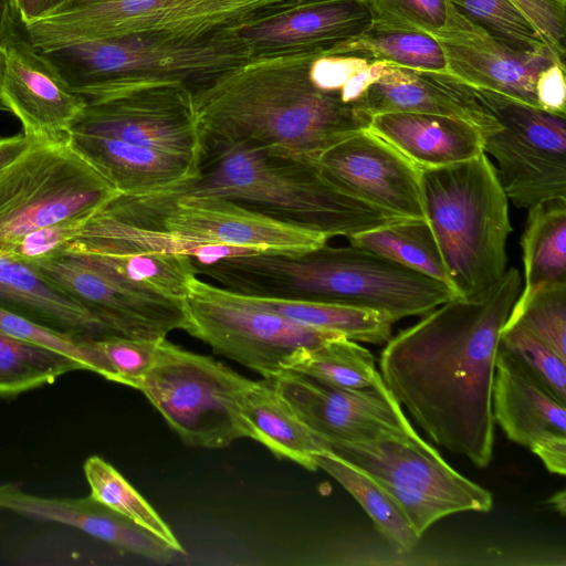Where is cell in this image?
<instances>
[{
	"instance_id": "6da1fadb",
	"label": "cell",
	"mask_w": 566,
	"mask_h": 566,
	"mask_svg": "<svg viewBox=\"0 0 566 566\" xmlns=\"http://www.w3.org/2000/svg\"><path fill=\"white\" fill-rule=\"evenodd\" d=\"M517 269L483 293L454 296L391 336L380 375L438 446L486 468L493 457L492 391L501 332L521 292Z\"/></svg>"
},
{
	"instance_id": "7a4b0ae2",
	"label": "cell",
	"mask_w": 566,
	"mask_h": 566,
	"mask_svg": "<svg viewBox=\"0 0 566 566\" xmlns=\"http://www.w3.org/2000/svg\"><path fill=\"white\" fill-rule=\"evenodd\" d=\"M316 55L252 59L193 92L203 155L235 144L317 163L371 115L314 84ZM203 158V156H202Z\"/></svg>"
},
{
	"instance_id": "3957f363",
	"label": "cell",
	"mask_w": 566,
	"mask_h": 566,
	"mask_svg": "<svg viewBox=\"0 0 566 566\" xmlns=\"http://www.w3.org/2000/svg\"><path fill=\"white\" fill-rule=\"evenodd\" d=\"M195 266L198 275L240 294L337 303L376 311L395 322L421 317L458 296L438 280L350 243L228 256Z\"/></svg>"
},
{
	"instance_id": "277c9868",
	"label": "cell",
	"mask_w": 566,
	"mask_h": 566,
	"mask_svg": "<svg viewBox=\"0 0 566 566\" xmlns=\"http://www.w3.org/2000/svg\"><path fill=\"white\" fill-rule=\"evenodd\" d=\"M166 191L226 198L328 239L407 220L352 195L317 163L271 156L244 144L205 154L196 179Z\"/></svg>"
},
{
	"instance_id": "5b68a950",
	"label": "cell",
	"mask_w": 566,
	"mask_h": 566,
	"mask_svg": "<svg viewBox=\"0 0 566 566\" xmlns=\"http://www.w3.org/2000/svg\"><path fill=\"white\" fill-rule=\"evenodd\" d=\"M44 54L86 102L150 83L176 82L195 92L251 60L231 28L113 36Z\"/></svg>"
},
{
	"instance_id": "8992f818",
	"label": "cell",
	"mask_w": 566,
	"mask_h": 566,
	"mask_svg": "<svg viewBox=\"0 0 566 566\" xmlns=\"http://www.w3.org/2000/svg\"><path fill=\"white\" fill-rule=\"evenodd\" d=\"M426 220L458 296L479 295L506 272L512 226L509 199L485 153L451 166L421 169Z\"/></svg>"
},
{
	"instance_id": "52a82bcc",
	"label": "cell",
	"mask_w": 566,
	"mask_h": 566,
	"mask_svg": "<svg viewBox=\"0 0 566 566\" xmlns=\"http://www.w3.org/2000/svg\"><path fill=\"white\" fill-rule=\"evenodd\" d=\"M253 380L227 365L159 340L138 389L189 447L220 449L251 438L240 398Z\"/></svg>"
},
{
	"instance_id": "ba28073f",
	"label": "cell",
	"mask_w": 566,
	"mask_h": 566,
	"mask_svg": "<svg viewBox=\"0 0 566 566\" xmlns=\"http://www.w3.org/2000/svg\"><path fill=\"white\" fill-rule=\"evenodd\" d=\"M101 209L128 224L164 231L199 244L298 253L329 240L317 231L217 196L170 191L146 196L117 195Z\"/></svg>"
},
{
	"instance_id": "9c48e42d",
	"label": "cell",
	"mask_w": 566,
	"mask_h": 566,
	"mask_svg": "<svg viewBox=\"0 0 566 566\" xmlns=\"http://www.w3.org/2000/svg\"><path fill=\"white\" fill-rule=\"evenodd\" d=\"M117 195L69 140L32 142L0 171V248L42 227L87 219Z\"/></svg>"
},
{
	"instance_id": "30bf717a",
	"label": "cell",
	"mask_w": 566,
	"mask_h": 566,
	"mask_svg": "<svg viewBox=\"0 0 566 566\" xmlns=\"http://www.w3.org/2000/svg\"><path fill=\"white\" fill-rule=\"evenodd\" d=\"M274 0H65L23 24L31 43L50 52L76 43L147 33H199L237 25Z\"/></svg>"
},
{
	"instance_id": "8fae6325",
	"label": "cell",
	"mask_w": 566,
	"mask_h": 566,
	"mask_svg": "<svg viewBox=\"0 0 566 566\" xmlns=\"http://www.w3.org/2000/svg\"><path fill=\"white\" fill-rule=\"evenodd\" d=\"M331 451L381 485L419 537L447 515L493 506L490 491L455 471L416 430Z\"/></svg>"
},
{
	"instance_id": "7c38bea8",
	"label": "cell",
	"mask_w": 566,
	"mask_h": 566,
	"mask_svg": "<svg viewBox=\"0 0 566 566\" xmlns=\"http://www.w3.org/2000/svg\"><path fill=\"white\" fill-rule=\"evenodd\" d=\"M185 332L211 349L271 380L296 350L342 336L306 326L247 302L223 286L192 280Z\"/></svg>"
},
{
	"instance_id": "4fadbf2b",
	"label": "cell",
	"mask_w": 566,
	"mask_h": 566,
	"mask_svg": "<svg viewBox=\"0 0 566 566\" xmlns=\"http://www.w3.org/2000/svg\"><path fill=\"white\" fill-rule=\"evenodd\" d=\"M501 127L483 137V150L496 161V175L507 197L530 209L566 199V116L472 87Z\"/></svg>"
},
{
	"instance_id": "5bb4252c",
	"label": "cell",
	"mask_w": 566,
	"mask_h": 566,
	"mask_svg": "<svg viewBox=\"0 0 566 566\" xmlns=\"http://www.w3.org/2000/svg\"><path fill=\"white\" fill-rule=\"evenodd\" d=\"M73 129L168 153L201 166L203 149L193 92L181 83L142 84L87 102Z\"/></svg>"
},
{
	"instance_id": "9a60e30c",
	"label": "cell",
	"mask_w": 566,
	"mask_h": 566,
	"mask_svg": "<svg viewBox=\"0 0 566 566\" xmlns=\"http://www.w3.org/2000/svg\"><path fill=\"white\" fill-rule=\"evenodd\" d=\"M368 0H274L232 32L250 59L328 54L374 25Z\"/></svg>"
},
{
	"instance_id": "2e32d148",
	"label": "cell",
	"mask_w": 566,
	"mask_h": 566,
	"mask_svg": "<svg viewBox=\"0 0 566 566\" xmlns=\"http://www.w3.org/2000/svg\"><path fill=\"white\" fill-rule=\"evenodd\" d=\"M0 99L32 142L69 140L87 105L31 43L19 14L0 43Z\"/></svg>"
},
{
	"instance_id": "e0dca14e",
	"label": "cell",
	"mask_w": 566,
	"mask_h": 566,
	"mask_svg": "<svg viewBox=\"0 0 566 566\" xmlns=\"http://www.w3.org/2000/svg\"><path fill=\"white\" fill-rule=\"evenodd\" d=\"M30 266L84 306L112 334L158 342L172 331L187 328L186 301L140 290L64 254Z\"/></svg>"
},
{
	"instance_id": "ac0fdd59",
	"label": "cell",
	"mask_w": 566,
	"mask_h": 566,
	"mask_svg": "<svg viewBox=\"0 0 566 566\" xmlns=\"http://www.w3.org/2000/svg\"><path fill=\"white\" fill-rule=\"evenodd\" d=\"M270 381L329 448L415 430L385 382L350 390L290 370L281 371Z\"/></svg>"
},
{
	"instance_id": "d6986e66",
	"label": "cell",
	"mask_w": 566,
	"mask_h": 566,
	"mask_svg": "<svg viewBox=\"0 0 566 566\" xmlns=\"http://www.w3.org/2000/svg\"><path fill=\"white\" fill-rule=\"evenodd\" d=\"M317 164L363 201L402 219L426 220L421 169L370 130L331 147Z\"/></svg>"
},
{
	"instance_id": "ffe728a7",
	"label": "cell",
	"mask_w": 566,
	"mask_h": 566,
	"mask_svg": "<svg viewBox=\"0 0 566 566\" xmlns=\"http://www.w3.org/2000/svg\"><path fill=\"white\" fill-rule=\"evenodd\" d=\"M433 36L444 52L448 73L471 87L538 107L535 84L541 72L556 62L551 54L513 49L468 19L449 0L446 23Z\"/></svg>"
},
{
	"instance_id": "44dd1931",
	"label": "cell",
	"mask_w": 566,
	"mask_h": 566,
	"mask_svg": "<svg viewBox=\"0 0 566 566\" xmlns=\"http://www.w3.org/2000/svg\"><path fill=\"white\" fill-rule=\"evenodd\" d=\"M373 116L387 112L443 115L463 119L484 136L501 127L471 86L448 72L419 71L380 61L365 97Z\"/></svg>"
},
{
	"instance_id": "7402d4cb",
	"label": "cell",
	"mask_w": 566,
	"mask_h": 566,
	"mask_svg": "<svg viewBox=\"0 0 566 566\" xmlns=\"http://www.w3.org/2000/svg\"><path fill=\"white\" fill-rule=\"evenodd\" d=\"M0 510L41 522L77 528L120 551L157 563H169L176 552L157 536L86 497H48L25 492L18 483L0 484Z\"/></svg>"
},
{
	"instance_id": "603a6c76",
	"label": "cell",
	"mask_w": 566,
	"mask_h": 566,
	"mask_svg": "<svg viewBox=\"0 0 566 566\" xmlns=\"http://www.w3.org/2000/svg\"><path fill=\"white\" fill-rule=\"evenodd\" d=\"M565 407L500 344L492 412L494 423L509 440L531 450L541 442L566 437Z\"/></svg>"
},
{
	"instance_id": "cb8c5ba5",
	"label": "cell",
	"mask_w": 566,
	"mask_h": 566,
	"mask_svg": "<svg viewBox=\"0 0 566 566\" xmlns=\"http://www.w3.org/2000/svg\"><path fill=\"white\" fill-rule=\"evenodd\" d=\"M69 143L119 195L166 191L200 175L198 166L180 157L115 138L73 129Z\"/></svg>"
},
{
	"instance_id": "d4e9b609",
	"label": "cell",
	"mask_w": 566,
	"mask_h": 566,
	"mask_svg": "<svg viewBox=\"0 0 566 566\" xmlns=\"http://www.w3.org/2000/svg\"><path fill=\"white\" fill-rule=\"evenodd\" d=\"M367 129L420 169L460 164L484 153L482 133L472 124L450 116L379 113L371 116Z\"/></svg>"
},
{
	"instance_id": "484cf974",
	"label": "cell",
	"mask_w": 566,
	"mask_h": 566,
	"mask_svg": "<svg viewBox=\"0 0 566 566\" xmlns=\"http://www.w3.org/2000/svg\"><path fill=\"white\" fill-rule=\"evenodd\" d=\"M0 306L70 334L93 337L112 334L84 306L32 266L3 255H0Z\"/></svg>"
},
{
	"instance_id": "4316f807",
	"label": "cell",
	"mask_w": 566,
	"mask_h": 566,
	"mask_svg": "<svg viewBox=\"0 0 566 566\" xmlns=\"http://www.w3.org/2000/svg\"><path fill=\"white\" fill-rule=\"evenodd\" d=\"M240 409L251 439L262 443L277 459H287L308 471H316V455L331 451L270 380H253L241 395Z\"/></svg>"
},
{
	"instance_id": "83f0119b",
	"label": "cell",
	"mask_w": 566,
	"mask_h": 566,
	"mask_svg": "<svg viewBox=\"0 0 566 566\" xmlns=\"http://www.w3.org/2000/svg\"><path fill=\"white\" fill-rule=\"evenodd\" d=\"M59 254L82 261L140 290L174 300L186 301L192 280L198 276L192 259L184 254L112 251L74 239L65 243Z\"/></svg>"
},
{
	"instance_id": "f1b7e54d",
	"label": "cell",
	"mask_w": 566,
	"mask_h": 566,
	"mask_svg": "<svg viewBox=\"0 0 566 566\" xmlns=\"http://www.w3.org/2000/svg\"><path fill=\"white\" fill-rule=\"evenodd\" d=\"M521 247L524 289L514 304L525 302L543 286L566 283V199L528 209Z\"/></svg>"
},
{
	"instance_id": "f546056e",
	"label": "cell",
	"mask_w": 566,
	"mask_h": 566,
	"mask_svg": "<svg viewBox=\"0 0 566 566\" xmlns=\"http://www.w3.org/2000/svg\"><path fill=\"white\" fill-rule=\"evenodd\" d=\"M241 295L258 307L355 342L384 345L396 323L386 314L337 303Z\"/></svg>"
},
{
	"instance_id": "4dcf8cb0",
	"label": "cell",
	"mask_w": 566,
	"mask_h": 566,
	"mask_svg": "<svg viewBox=\"0 0 566 566\" xmlns=\"http://www.w3.org/2000/svg\"><path fill=\"white\" fill-rule=\"evenodd\" d=\"M283 370L306 375L338 388L358 390L384 382L374 355L357 342L344 336L294 352Z\"/></svg>"
},
{
	"instance_id": "1f68e13d",
	"label": "cell",
	"mask_w": 566,
	"mask_h": 566,
	"mask_svg": "<svg viewBox=\"0 0 566 566\" xmlns=\"http://www.w3.org/2000/svg\"><path fill=\"white\" fill-rule=\"evenodd\" d=\"M316 463L333 476L366 511L377 531L399 553L410 552L419 536L388 492L366 472L332 451L317 454Z\"/></svg>"
},
{
	"instance_id": "d6a6232c",
	"label": "cell",
	"mask_w": 566,
	"mask_h": 566,
	"mask_svg": "<svg viewBox=\"0 0 566 566\" xmlns=\"http://www.w3.org/2000/svg\"><path fill=\"white\" fill-rule=\"evenodd\" d=\"M347 239L353 245L375 252L452 289L439 245L426 220L407 219Z\"/></svg>"
},
{
	"instance_id": "836d02e7",
	"label": "cell",
	"mask_w": 566,
	"mask_h": 566,
	"mask_svg": "<svg viewBox=\"0 0 566 566\" xmlns=\"http://www.w3.org/2000/svg\"><path fill=\"white\" fill-rule=\"evenodd\" d=\"M331 53H354L412 70L448 72L444 52L438 40L418 31L374 24Z\"/></svg>"
},
{
	"instance_id": "e575fe53",
	"label": "cell",
	"mask_w": 566,
	"mask_h": 566,
	"mask_svg": "<svg viewBox=\"0 0 566 566\" xmlns=\"http://www.w3.org/2000/svg\"><path fill=\"white\" fill-rule=\"evenodd\" d=\"M90 495L98 503L150 532L178 554L184 547L171 528L142 494L107 461L88 457L83 465Z\"/></svg>"
},
{
	"instance_id": "d590c367",
	"label": "cell",
	"mask_w": 566,
	"mask_h": 566,
	"mask_svg": "<svg viewBox=\"0 0 566 566\" xmlns=\"http://www.w3.org/2000/svg\"><path fill=\"white\" fill-rule=\"evenodd\" d=\"M85 370L77 360L18 339L0 329V396L11 397Z\"/></svg>"
},
{
	"instance_id": "8d00e7d4",
	"label": "cell",
	"mask_w": 566,
	"mask_h": 566,
	"mask_svg": "<svg viewBox=\"0 0 566 566\" xmlns=\"http://www.w3.org/2000/svg\"><path fill=\"white\" fill-rule=\"evenodd\" d=\"M449 1L472 22L513 49L553 56L533 24L511 0Z\"/></svg>"
},
{
	"instance_id": "74e56055",
	"label": "cell",
	"mask_w": 566,
	"mask_h": 566,
	"mask_svg": "<svg viewBox=\"0 0 566 566\" xmlns=\"http://www.w3.org/2000/svg\"><path fill=\"white\" fill-rule=\"evenodd\" d=\"M158 343L114 334L91 336L88 346L95 359V374L138 389L155 363Z\"/></svg>"
},
{
	"instance_id": "f35d334b",
	"label": "cell",
	"mask_w": 566,
	"mask_h": 566,
	"mask_svg": "<svg viewBox=\"0 0 566 566\" xmlns=\"http://www.w3.org/2000/svg\"><path fill=\"white\" fill-rule=\"evenodd\" d=\"M518 323L566 360V283L543 286L514 304L505 325Z\"/></svg>"
},
{
	"instance_id": "ab89813d",
	"label": "cell",
	"mask_w": 566,
	"mask_h": 566,
	"mask_svg": "<svg viewBox=\"0 0 566 566\" xmlns=\"http://www.w3.org/2000/svg\"><path fill=\"white\" fill-rule=\"evenodd\" d=\"M500 344L560 402L566 405V360L518 323L504 325Z\"/></svg>"
},
{
	"instance_id": "60d3db41",
	"label": "cell",
	"mask_w": 566,
	"mask_h": 566,
	"mask_svg": "<svg viewBox=\"0 0 566 566\" xmlns=\"http://www.w3.org/2000/svg\"><path fill=\"white\" fill-rule=\"evenodd\" d=\"M373 62L354 53H328L312 61L310 74L319 88L338 94L345 103L356 104L373 82Z\"/></svg>"
},
{
	"instance_id": "b9f144b4",
	"label": "cell",
	"mask_w": 566,
	"mask_h": 566,
	"mask_svg": "<svg viewBox=\"0 0 566 566\" xmlns=\"http://www.w3.org/2000/svg\"><path fill=\"white\" fill-rule=\"evenodd\" d=\"M0 329L18 339L48 348L77 360L95 373V359L88 337L61 332L0 306Z\"/></svg>"
},
{
	"instance_id": "7bdbcfd3",
	"label": "cell",
	"mask_w": 566,
	"mask_h": 566,
	"mask_svg": "<svg viewBox=\"0 0 566 566\" xmlns=\"http://www.w3.org/2000/svg\"><path fill=\"white\" fill-rule=\"evenodd\" d=\"M374 24L434 35L446 23L448 0H368Z\"/></svg>"
},
{
	"instance_id": "ee69618b",
	"label": "cell",
	"mask_w": 566,
	"mask_h": 566,
	"mask_svg": "<svg viewBox=\"0 0 566 566\" xmlns=\"http://www.w3.org/2000/svg\"><path fill=\"white\" fill-rule=\"evenodd\" d=\"M87 219L69 220L29 231L3 244L0 255L28 265L54 256L77 234Z\"/></svg>"
},
{
	"instance_id": "f6af8a7d",
	"label": "cell",
	"mask_w": 566,
	"mask_h": 566,
	"mask_svg": "<svg viewBox=\"0 0 566 566\" xmlns=\"http://www.w3.org/2000/svg\"><path fill=\"white\" fill-rule=\"evenodd\" d=\"M533 24L557 63L566 62V0H511Z\"/></svg>"
},
{
	"instance_id": "bcb514c9",
	"label": "cell",
	"mask_w": 566,
	"mask_h": 566,
	"mask_svg": "<svg viewBox=\"0 0 566 566\" xmlns=\"http://www.w3.org/2000/svg\"><path fill=\"white\" fill-rule=\"evenodd\" d=\"M565 69L556 62L552 63L541 72L535 84L538 107L562 116H566Z\"/></svg>"
},
{
	"instance_id": "7dc6e473",
	"label": "cell",
	"mask_w": 566,
	"mask_h": 566,
	"mask_svg": "<svg viewBox=\"0 0 566 566\" xmlns=\"http://www.w3.org/2000/svg\"><path fill=\"white\" fill-rule=\"evenodd\" d=\"M554 474H566V437H556L531 449Z\"/></svg>"
},
{
	"instance_id": "c3c4849f",
	"label": "cell",
	"mask_w": 566,
	"mask_h": 566,
	"mask_svg": "<svg viewBox=\"0 0 566 566\" xmlns=\"http://www.w3.org/2000/svg\"><path fill=\"white\" fill-rule=\"evenodd\" d=\"M18 14L23 24L30 23L51 10L56 8L65 0H14Z\"/></svg>"
},
{
	"instance_id": "681fc988",
	"label": "cell",
	"mask_w": 566,
	"mask_h": 566,
	"mask_svg": "<svg viewBox=\"0 0 566 566\" xmlns=\"http://www.w3.org/2000/svg\"><path fill=\"white\" fill-rule=\"evenodd\" d=\"M32 140L22 133L12 136H0V171L15 159Z\"/></svg>"
},
{
	"instance_id": "f907efd6",
	"label": "cell",
	"mask_w": 566,
	"mask_h": 566,
	"mask_svg": "<svg viewBox=\"0 0 566 566\" xmlns=\"http://www.w3.org/2000/svg\"><path fill=\"white\" fill-rule=\"evenodd\" d=\"M18 14L17 6L14 0H0V43L4 36V33ZM0 111L6 112V108L0 99Z\"/></svg>"
},
{
	"instance_id": "816d5d0a",
	"label": "cell",
	"mask_w": 566,
	"mask_h": 566,
	"mask_svg": "<svg viewBox=\"0 0 566 566\" xmlns=\"http://www.w3.org/2000/svg\"><path fill=\"white\" fill-rule=\"evenodd\" d=\"M566 495H565V491L562 490L557 493H555L551 500H549V503L562 514L564 515L565 514V510H566Z\"/></svg>"
}]
</instances>
